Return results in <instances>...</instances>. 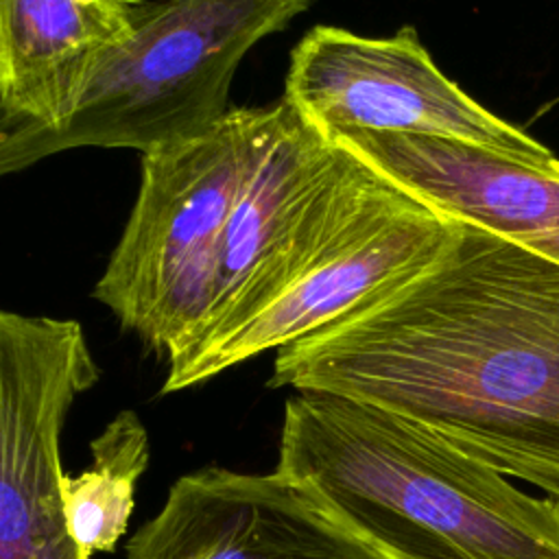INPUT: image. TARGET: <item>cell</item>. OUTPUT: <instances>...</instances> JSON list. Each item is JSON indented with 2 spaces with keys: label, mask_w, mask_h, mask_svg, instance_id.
<instances>
[{
  "label": "cell",
  "mask_w": 559,
  "mask_h": 559,
  "mask_svg": "<svg viewBox=\"0 0 559 559\" xmlns=\"http://www.w3.org/2000/svg\"><path fill=\"white\" fill-rule=\"evenodd\" d=\"M269 386L380 406L559 500V264L459 221L421 271L277 349Z\"/></svg>",
  "instance_id": "1"
},
{
  "label": "cell",
  "mask_w": 559,
  "mask_h": 559,
  "mask_svg": "<svg viewBox=\"0 0 559 559\" xmlns=\"http://www.w3.org/2000/svg\"><path fill=\"white\" fill-rule=\"evenodd\" d=\"M275 469L382 559H559L557 498L367 402L295 391Z\"/></svg>",
  "instance_id": "2"
},
{
  "label": "cell",
  "mask_w": 559,
  "mask_h": 559,
  "mask_svg": "<svg viewBox=\"0 0 559 559\" xmlns=\"http://www.w3.org/2000/svg\"><path fill=\"white\" fill-rule=\"evenodd\" d=\"M456 223L345 151L284 251L245 295L242 323L170 358L162 393L197 386L341 319L430 264Z\"/></svg>",
  "instance_id": "3"
},
{
  "label": "cell",
  "mask_w": 559,
  "mask_h": 559,
  "mask_svg": "<svg viewBox=\"0 0 559 559\" xmlns=\"http://www.w3.org/2000/svg\"><path fill=\"white\" fill-rule=\"evenodd\" d=\"M312 0H159L135 31L100 57L50 124L0 133V173L81 148L157 146L221 122L234 72L264 37L284 31Z\"/></svg>",
  "instance_id": "4"
},
{
  "label": "cell",
  "mask_w": 559,
  "mask_h": 559,
  "mask_svg": "<svg viewBox=\"0 0 559 559\" xmlns=\"http://www.w3.org/2000/svg\"><path fill=\"white\" fill-rule=\"evenodd\" d=\"M280 109L231 107L210 131L142 153L133 210L92 295L166 360L207 321L229 216Z\"/></svg>",
  "instance_id": "5"
},
{
  "label": "cell",
  "mask_w": 559,
  "mask_h": 559,
  "mask_svg": "<svg viewBox=\"0 0 559 559\" xmlns=\"http://www.w3.org/2000/svg\"><path fill=\"white\" fill-rule=\"evenodd\" d=\"M325 138L402 133L478 144L524 162L555 153L498 118L432 61L415 26L365 37L319 24L290 50L282 96Z\"/></svg>",
  "instance_id": "6"
},
{
  "label": "cell",
  "mask_w": 559,
  "mask_h": 559,
  "mask_svg": "<svg viewBox=\"0 0 559 559\" xmlns=\"http://www.w3.org/2000/svg\"><path fill=\"white\" fill-rule=\"evenodd\" d=\"M98 378L79 321L0 312V559H92L63 513L59 441Z\"/></svg>",
  "instance_id": "7"
},
{
  "label": "cell",
  "mask_w": 559,
  "mask_h": 559,
  "mask_svg": "<svg viewBox=\"0 0 559 559\" xmlns=\"http://www.w3.org/2000/svg\"><path fill=\"white\" fill-rule=\"evenodd\" d=\"M124 559H382L301 483L203 467L179 476Z\"/></svg>",
  "instance_id": "8"
},
{
  "label": "cell",
  "mask_w": 559,
  "mask_h": 559,
  "mask_svg": "<svg viewBox=\"0 0 559 559\" xmlns=\"http://www.w3.org/2000/svg\"><path fill=\"white\" fill-rule=\"evenodd\" d=\"M341 148L432 210L559 264V159L524 162L448 138L345 133Z\"/></svg>",
  "instance_id": "9"
},
{
  "label": "cell",
  "mask_w": 559,
  "mask_h": 559,
  "mask_svg": "<svg viewBox=\"0 0 559 559\" xmlns=\"http://www.w3.org/2000/svg\"><path fill=\"white\" fill-rule=\"evenodd\" d=\"M148 0H0V133L55 122Z\"/></svg>",
  "instance_id": "10"
},
{
  "label": "cell",
  "mask_w": 559,
  "mask_h": 559,
  "mask_svg": "<svg viewBox=\"0 0 559 559\" xmlns=\"http://www.w3.org/2000/svg\"><path fill=\"white\" fill-rule=\"evenodd\" d=\"M92 465L63 472L61 500L68 528L87 555L111 552L133 513V493L151 456L148 432L135 411H120L90 443Z\"/></svg>",
  "instance_id": "11"
}]
</instances>
